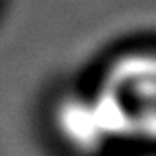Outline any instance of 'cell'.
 I'll list each match as a JSON object with an SVG mask.
<instances>
[{
    "label": "cell",
    "mask_w": 156,
    "mask_h": 156,
    "mask_svg": "<svg viewBox=\"0 0 156 156\" xmlns=\"http://www.w3.org/2000/svg\"><path fill=\"white\" fill-rule=\"evenodd\" d=\"M119 141L156 143V51H130L106 68L97 88Z\"/></svg>",
    "instance_id": "6da1fadb"
},
{
    "label": "cell",
    "mask_w": 156,
    "mask_h": 156,
    "mask_svg": "<svg viewBox=\"0 0 156 156\" xmlns=\"http://www.w3.org/2000/svg\"><path fill=\"white\" fill-rule=\"evenodd\" d=\"M57 130L73 150L99 152L119 141L97 95L68 97L57 106Z\"/></svg>",
    "instance_id": "7a4b0ae2"
},
{
    "label": "cell",
    "mask_w": 156,
    "mask_h": 156,
    "mask_svg": "<svg viewBox=\"0 0 156 156\" xmlns=\"http://www.w3.org/2000/svg\"><path fill=\"white\" fill-rule=\"evenodd\" d=\"M143 156H156V154H143Z\"/></svg>",
    "instance_id": "3957f363"
}]
</instances>
